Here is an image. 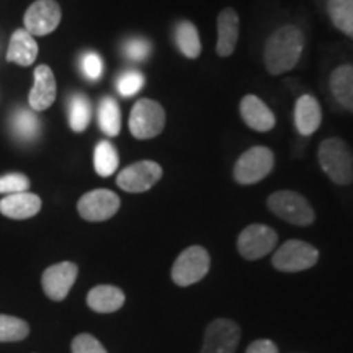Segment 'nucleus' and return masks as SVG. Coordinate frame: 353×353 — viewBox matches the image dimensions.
Listing matches in <instances>:
<instances>
[{
  "mask_svg": "<svg viewBox=\"0 0 353 353\" xmlns=\"http://www.w3.org/2000/svg\"><path fill=\"white\" fill-rule=\"evenodd\" d=\"M304 50V34L298 26L285 25L270 34L265 43L263 59L273 76L290 72L296 68Z\"/></svg>",
  "mask_w": 353,
  "mask_h": 353,
  "instance_id": "f257e3e1",
  "label": "nucleus"
},
{
  "mask_svg": "<svg viewBox=\"0 0 353 353\" xmlns=\"http://www.w3.org/2000/svg\"><path fill=\"white\" fill-rule=\"evenodd\" d=\"M321 169L335 185L353 183V151L341 138L324 139L317 151Z\"/></svg>",
  "mask_w": 353,
  "mask_h": 353,
  "instance_id": "f03ea898",
  "label": "nucleus"
},
{
  "mask_svg": "<svg viewBox=\"0 0 353 353\" xmlns=\"http://www.w3.org/2000/svg\"><path fill=\"white\" fill-rule=\"evenodd\" d=\"M268 210L293 226H311L316 219L314 208L306 198L291 190H281L268 196Z\"/></svg>",
  "mask_w": 353,
  "mask_h": 353,
  "instance_id": "7ed1b4c3",
  "label": "nucleus"
},
{
  "mask_svg": "<svg viewBox=\"0 0 353 353\" xmlns=\"http://www.w3.org/2000/svg\"><path fill=\"white\" fill-rule=\"evenodd\" d=\"M211 259L208 250L201 245L187 247L182 254L176 257L172 267V281L175 285L192 286L201 281L203 278L208 275Z\"/></svg>",
  "mask_w": 353,
  "mask_h": 353,
  "instance_id": "20e7f679",
  "label": "nucleus"
},
{
  "mask_svg": "<svg viewBox=\"0 0 353 353\" xmlns=\"http://www.w3.org/2000/svg\"><path fill=\"white\" fill-rule=\"evenodd\" d=\"M319 260V250L309 242L291 239L280 245L273 254L272 263L278 272L298 273L312 268Z\"/></svg>",
  "mask_w": 353,
  "mask_h": 353,
  "instance_id": "39448f33",
  "label": "nucleus"
},
{
  "mask_svg": "<svg viewBox=\"0 0 353 353\" xmlns=\"http://www.w3.org/2000/svg\"><path fill=\"white\" fill-rule=\"evenodd\" d=\"M165 110L157 101H136L130 114V131L136 139H152L164 131Z\"/></svg>",
  "mask_w": 353,
  "mask_h": 353,
  "instance_id": "423d86ee",
  "label": "nucleus"
},
{
  "mask_svg": "<svg viewBox=\"0 0 353 353\" xmlns=\"http://www.w3.org/2000/svg\"><path fill=\"white\" fill-rule=\"evenodd\" d=\"M275 156L265 145H254L237 159L234 165V180L241 185H254L270 174Z\"/></svg>",
  "mask_w": 353,
  "mask_h": 353,
  "instance_id": "0eeeda50",
  "label": "nucleus"
},
{
  "mask_svg": "<svg viewBox=\"0 0 353 353\" xmlns=\"http://www.w3.org/2000/svg\"><path fill=\"white\" fill-rule=\"evenodd\" d=\"M278 234L265 224H250L239 234L237 250L245 260H259L276 247Z\"/></svg>",
  "mask_w": 353,
  "mask_h": 353,
  "instance_id": "6e6552de",
  "label": "nucleus"
},
{
  "mask_svg": "<svg viewBox=\"0 0 353 353\" xmlns=\"http://www.w3.org/2000/svg\"><path fill=\"white\" fill-rule=\"evenodd\" d=\"M120 198L117 193L110 192V190H92V192L82 195L77 203V211L85 221L90 223H101L113 218L120 210Z\"/></svg>",
  "mask_w": 353,
  "mask_h": 353,
  "instance_id": "1a4fd4ad",
  "label": "nucleus"
},
{
  "mask_svg": "<svg viewBox=\"0 0 353 353\" xmlns=\"http://www.w3.org/2000/svg\"><path fill=\"white\" fill-rule=\"evenodd\" d=\"M162 167L154 161H139L118 174L117 183L128 193H143L151 190L162 179Z\"/></svg>",
  "mask_w": 353,
  "mask_h": 353,
  "instance_id": "9d476101",
  "label": "nucleus"
},
{
  "mask_svg": "<svg viewBox=\"0 0 353 353\" xmlns=\"http://www.w3.org/2000/svg\"><path fill=\"white\" fill-rule=\"evenodd\" d=\"M241 341V327L231 319H214L205 332L200 353H236Z\"/></svg>",
  "mask_w": 353,
  "mask_h": 353,
  "instance_id": "9b49d317",
  "label": "nucleus"
},
{
  "mask_svg": "<svg viewBox=\"0 0 353 353\" xmlns=\"http://www.w3.org/2000/svg\"><path fill=\"white\" fill-rule=\"evenodd\" d=\"M25 30L33 37H46L61 23V7L56 0H37L23 17Z\"/></svg>",
  "mask_w": 353,
  "mask_h": 353,
  "instance_id": "f8f14e48",
  "label": "nucleus"
},
{
  "mask_svg": "<svg viewBox=\"0 0 353 353\" xmlns=\"http://www.w3.org/2000/svg\"><path fill=\"white\" fill-rule=\"evenodd\" d=\"M79 267L72 262H61L46 268L41 276V285L46 296L52 301H63L76 283Z\"/></svg>",
  "mask_w": 353,
  "mask_h": 353,
  "instance_id": "ddd939ff",
  "label": "nucleus"
},
{
  "mask_svg": "<svg viewBox=\"0 0 353 353\" xmlns=\"http://www.w3.org/2000/svg\"><path fill=\"white\" fill-rule=\"evenodd\" d=\"M56 100V79L48 65H38L34 69V85L30 92L28 103L33 112L48 110Z\"/></svg>",
  "mask_w": 353,
  "mask_h": 353,
  "instance_id": "4468645a",
  "label": "nucleus"
},
{
  "mask_svg": "<svg viewBox=\"0 0 353 353\" xmlns=\"http://www.w3.org/2000/svg\"><path fill=\"white\" fill-rule=\"evenodd\" d=\"M241 117L250 130L267 132L275 126V114L259 97L245 95L241 100Z\"/></svg>",
  "mask_w": 353,
  "mask_h": 353,
  "instance_id": "2eb2a0df",
  "label": "nucleus"
},
{
  "mask_svg": "<svg viewBox=\"0 0 353 353\" xmlns=\"http://www.w3.org/2000/svg\"><path fill=\"white\" fill-rule=\"evenodd\" d=\"M41 210V198L34 193L21 192L0 200V213L10 219H28Z\"/></svg>",
  "mask_w": 353,
  "mask_h": 353,
  "instance_id": "dca6fc26",
  "label": "nucleus"
},
{
  "mask_svg": "<svg viewBox=\"0 0 353 353\" xmlns=\"http://www.w3.org/2000/svg\"><path fill=\"white\" fill-rule=\"evenodd\" d=\"M239 39V15L234 8H224L218 17V44L216 52L221 57H229L236 50Z\"/></svg>",
  "mask_w": 353,
  "mask_h": 353,
  "instance_id": "f3484780",
  "label": "nucleus"
},
{
  "mask_svg": "<svg viewBox=\"0 0 353 353\" xmlns=\"http://www.w3.org/2000/svg\"><path fill=\"white\" fill-rule=\"evenodd\" d=\"M322 123L321 105L312 95L299 97L294 105V125L301 136H311Z\"/></svg>",
  "mask_w": 353,
  "mask_h": 353,
  "instance_id": "a211bd4d",
  "label": "nucleus"
},
{
  "mask_svg": "<svg viewBox=\"0 0 353 353\" xmlns=\"http://www.w3.org/2000/svg\"><path fill=\"white\" fill-rule=\"evenodd\" d=\"M125 293L112 285H99L92 288L87 294V304L92 311L100 314H110L118 311L125 304Z\"/></svg>",
  "mask_w": 353,
  "mask_h": 353,
  "instance_id": "6ab92c4d",
  "label": "nucleus"
},
{
  "mask_svg": "<svg viewBox=\"0 0 353 353\" xmlns=\"http://www.w3.org/2000/svg\"><path fill=\"white\" fill-rule=\"evenodd\" d=\"M38 56V44L34 41L33 34H30L26 30H17L12 34L10 44H8L7 61L8 63L26 65L33 64Z\"/></svg>",
  "mask_w": 353,
  "mask_h": 353,
  "instance_id": "aec40b11",
  "label": "nucleus"
},
{
  "mask_svg": "<svg viewBox=\"0 0 353 353\" xmlns=\"http://www.w3.org/2000/svg\"><path fill=\"white\" fill-rule=\"evenodd\" d=\"M330 92L337 103L353 113V65L342 64L330 74Z\"/></svg>",
  "mask_w": 353,
  "mask_h": 353,
  "instance_id": "412c9836",
  "label": "nucleus"
},
{
  "mask_svg": "<svg viewBox=\"0 0 353 353\" xmlns=\"http://www.w3.org/2000/svg\"><path fill=\"white\" fill-rule=\"evenodd\" d=\"M12 132L21 143H33L38 139L39 130H41V121L33 112L26 108H19L12 114L10 120Z\"/></svg>",
  "mask_w": 353,
  "mask_h": 353,
  "instance_id": "4be33fe9",
  "label": "nucleus"
},
{
  "mask_svg": "<svg viewBox=\"0 0 353 353\" xmlns=\"http://www.w3.org/2000/svg\"><path fill=\"white\" fill-rule=\"evenodd\" d=\"M175 43L180 52L188 59H196L201 54V41L196 26L192 21H180L175 26Z\"/></svg>",
  "mask_w": 353,
  "mask_h": 353,
  "instance_id": "5701e85b",
  "label": "nucleus"
},
{
  "mask_svg": "<svg viewBox=\"0 0 353 353\" xmlns=\"http://www.w3.org/2000/svg\"><path fill=\"white\" fill-rule=\"evenodd\" d=\"M327 13L335 28L353 39V0H329Z\"/></svg>",
  "mask_w": 353,
  "mask_h": 353,
  "instance_id": "b1692460",
  "label": "nucleus"
},
{
  "mask_svg": "<svg viewBox=\"0 0 353 353\" xmlns=\"http://www.w3.org/2000/svg\"><path fill=\"white\" fill-rule=\"evenodd\" d=\"M69 125L74 132H83L92 120V105L85 95L74 94L70 95L69 105Z\"/></svg>",
  "mask_w": 353,
  "mask_h": 353,
  "instance_id": "393cba45",
  "label": "nucleus"
},
{
  "mask_svg": "<svg viewBox=\"0 0 353 353\" xmlns=\"http://www.w3.org/2000/svg\"><path fill=\"white\" fill-rule=\"evenodd\" d=\"M99 125L100 130L107 136H110V138H114V136L120 134L121 112L118 103L112 99V97H105V99L100 101Z\"/></svg>",
  "mask_w": 353,
  "mask_h": 353,
  "instance_id": "a878e982",
  "label": "nucleus"
},
{
  "mask_svg": "<svg viewBox=\"0 0 353 353\" xmlns=\"http://www.w3.org/2000/svg\"><path fill=\"white\" fill-rule=\"evenodd\" d=\"M118 164H120V157L114 145L108 141H100L94 151V167L97 174L100 176L113 175L118 169Z\"/></svg>",
  "mask_w": 353,
  "mask_h": 353,
  "instance_id": "bb28decb",
  "label": "nucleus"
},
{
  "mask_svg": "<svg viewBox=\"0 0 353 353\" xmlns=\"http://www.w3.org/2000/svg\"><path fill=\"white\" fill-rule=\"evenodd\" d=\"M28 322L19 317L0 314V342H20L28 337Z\"/></svg>",
  "mask_w": 353,
  "mask_h": 353,
  "instance_id": "cd10ccee",
  "label": "nucleus"
},
{
  "mask_svg": "<svg viewBox=\"0 0 353 353\" xmlns=\"http://www.w3.org/2000/svg\"><path fill=\"white\" fill-rule=\"evenodd\" d=\"M144 85V76L138 70H126L118 77L117 87L123 97L136 95Z\"/></svg>",
  "mask_w": 353,
  "mask_h": 353,
  "instance_id": "c85d7f7f",
  "label": "nucleus"
},
{
  "mask_svg": "<svg viewBox=\"0 0 353 353\" xmlns=\"http://www.w3.org/2000/svg\"><path fill=\"white\" fill-rule=\"evenodd\" d=\"M123 52L132 63H143L151 54V43L144 38H131L123 44Z\"/></svg>",
  "mask_w": 353,
  "mask_h": 353,
  "instance_id": "c756f323",
  "label": "nucleus"
},
{
  "mask_svg": "<svg viewBox=\"0 0 353 353\" xmlns=\"http://www.w3.org/2000/svg\"><path fill=\"white\" fill-rule=\"evenodd\" d=\"M30 179L23 174H7L0 176V195L28 192Z\"/></svg>",
  "mask_w": 353,
  "mask_h": 353,
  "instance_id": "7c9ffc66",
  "label": "nucleus"
},
{
  "mask_svg": "<svg viewBox=\"0 0 353 353\" xmlns=\"http://www.w3.org/2000/svg\"><path fill=\"white\" fill-rule=\"evenodd\" d=\"M81 69L88 81H99L103 74V63L101 57L94 51H88L82 56L81 59Z\"/></svg>",
  "mask_w": 353,
  "mask_h": 353,
  "instance_id": "2f4dec72",
  "label": "nucleus"
},
{
  "mask_svg": "<svg viewBox=\"0 0 353 353\" xmlns=\"http://www.w3.org/2000/svg\"><path fill=\"white\" fill-rule=\"evenodd\" d=\"M72 353H108L94 335L81 334L72 341Z\"/></svg>",
  "mask_w": 353,
  "mask_h": 353,
  "instance_id": "473e14b6",
  "label": "nucleus"
},
{
  "mask_svg": "<svg viewBox=\"0 0 353 353\" xmlns=\"http://www.w3.org/2000/svg\"><path fill=\"white\" fill-rule=\"evenodd\" d=\"M245 353H278V347L268 339H259L247 347Z\"/></svg>",
  "mask_w": 353,
  "mask_h": 353,
  "instance_id": "72a5a7b5",
  "label": "nucleus"
}]
</instances>
